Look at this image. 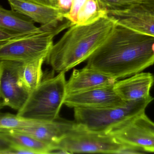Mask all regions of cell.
<instances>
[{
  "mask_svg": "<svg viewBox=\"0 0 154 154\" xmlns=\"http://www.w3.org/2000/svg\"><path fill=\"white\" fill-rule=\"evenodd\" d=\"M20 64L18 61H0V99L4 107L18 112L24 106L31 93L21 79Z\"/></svg>",
  "mask_w": 154,
  "mask_h": 154,
  "instance_id": "obj_8",
  "label": "cell"
},
{
  "mask_svg": "<svg viewBox=\"0 0 154 154\" xmlns=\"http://www.w3.org/2000/svg\"><path fill=\"white\" fill-rule=\"evenodd\" d=\"M0 137L7 141L11 147L17 150L20 154H51L55 149L53 145L18 132L1 131Z\"/></svg>",
  "mask_w": 154,
  "mask_h": 154,
  "instance_id": "obj_14",
  "label": "cell"
},
{
  "mask_svg": "<svg viewBox=\"0 0 154 154\" xmlns=\"http://www.w3.org/2000/svg\"><path fill=\"white\" fill-rule=\"evenodd\" d=\"M47 58L42 57L30 61L21 62L20 73L23 85L30 92L41 83L43 77L42 67Z\"/></svg>",
  "mask_w": 154,
  "mask_h": 154,
  "instance_id": "obj_16",
  "label": "cell"
},
{
  "mask_svg": "<svg viewBox=\"0 0 154 154\" xmlns=\"http://www.w3.org/2000/svg\"><path fill=\"white\" fill-rule=\"evenodd\" d=\"M101 4L107 10L110 11L122 10L124 8L122 0H99Z\"/></svg>",
  "mask_w": 154,
  "mask_h": 154,
  "instance_id": "obj_21",
  "label": "cell"
},
{
  "mask_svg": "<svg viewBox=\"0 0 154 154\" xmlns=\"http://www.w3.org/2000/svg\"><path fill=\"white\" fill-rule=\"evenodd\" d=\"M87 1V0H73L70 11L64 16L66 20L70 22L71 25H74L76 24L78 12Z\"/></svg>",
  "mask_w": 154,
  "mask_h": 154,
  "instance_id": "obj_19",
  "label": "cell"
},
{
  "mask_svg": "<svg viewBox=\"0 0 154 154\" xmlns=\"http://www.w3.org/2000/svg\"><path fill=\"white\" fill-rule=\"evenodd\" d=\"M154 98L128 101L124 105L110 107L75 108L76 124L86 130L108 134L135 117L144 113Z\"/></svg>",
  "mask_w": 154,
  "mask_h": 154,
  "instance_id": "obj_3",
  "label": "cell"
},
{
  "mask_svg": "<svg viewBox=\"0 0 154 154\" xmlns=\"http://www.w3.org/2000/svg\"><path fill=\"white\" fill-rule=\"evenodd\" d=\"M66 82L65 72L42 80L17 115L44 121L58 120L67 95Z\"/></svg>",
  "mask_w": 154,
  "mask_h": 154,
  "instance_id": "obj_4",
  "label": "cell"
},
{
  "mask_svg": "<svg viewBox=\"0 0 154 154\" xmlns=\"http://www.w3.org/2000/svg\"><path fill=\"white\" fill-rule=\"evenodd\" d=\"M117 23L112 16L87 25L74 24L53 44L46 60L57 73H66L87 60L104 42Z\"/></svg>",
  "mask_w": 154,
  "mask_h": 154,
  "instance_id": "obj_2",
  "label": "cell"
},
{
  "mask_svg": "<svg viewBox=\"0 0 154 154\" xmlns=\"http://www.w3.org/2000/svg\"><path fill=\"white\" fill-rule=\"evenodd\" d=\"M69 22L58 28L23 34L0 41V61L24 62L47 58L53 44V39L63 30L70 27Z\"/></svg>",
  "mask_w": 154,
  "mask_h": 154,
  "instance_id": "obj_5",
  "label": "cell"
},
{
  "mask_svg": "<svg viewBox=\"0 0 154 154\" xmlns=\"http://www.w3.org/2000/svg\"><path fill=\"white\" fill-rule=\"evenodd\" d=\"M12 10L27 16L34 22L47 28H57L64 24V17L53 7L34 2L30 0H8Z\"/></svg>",
  "mask_w": 154,
  "mask_h": 154,
  "instance_id": "obj_11",
  "label": "cell"
},
{
  "mask_svg": "<svg viewBox=\"0 0 154 154\" xmlns=\"http://www.w3.org/2000/svg\"><path fill=\"white\" fill-rule=\"evenodd\" d=\"M114 85L67 94L64 105L73 108H98L124 105L127 102L118 95Z\"/></svg>",
  "mask_w": 154,
  "mask_h": 154,
  "instance_id": "obj_10",
  "label": "cell"
},
{
  "mask_svg": "<svg viewBox=\"0 0 154 154\" xmlns=\"http://www.w3.org/2000/svg\"><path fill=\"white\" fill-rule=\"evenodd\" d=\"M122 1L124 6L123 9H125L126 7L135 4L151 2H154V0H122Z\"/></svg>",
  "mask_w": 154,
  "mask_h": 154,
  "instance_id": "obj_24",
  "label": "cell"
},
{
  "mask_svg": "<svg viewBox=\"0 0 154 154\" xmlns=\"http://www.w3.org/2000/svg\"><path fill=\"white\" fill-rule=\"evenodd\" d=\"M154 37L117 23L86 66L118 80L142 72L154 64Z\"/></svg>",
  "mask_w": 154,
  "mask_h": 154,
  "instance_id": "obj_1",
  "label": "cell"
},
{
  "mask_svg": "<svg viewBox=\"0 0 154 154\" xmlns=\"http://www.w3.org/2000/svg\"><path fill=\"white\" fill-rule=\"evenodd\" d=\"M36 119L26 118L18 115L0 112V132L29 127Z\"/></svg>",
  "mask_w": 154,
  "mask_h": 154,
  "instance_id": "obj_18",
  "label": "cell"
},
{
  "mask_svg": "<svg viewBox=\"0 0 154 154\" xmlns=\"http://www.w3.org/2000/svg\"><path fill=\"white\" fill-rule=\"evenodd\" d=\"M72 2L73 0H51L50 6L59 11L64 17L70 11Z\"/></svg>",
  "mask_w": 154,
  "mask_h": 154,
  "instance_id": "obj_20",
  "label": "cell"
},
{
  "mask_svg": "<svg viewBox=\"0 0 154 154\" xmlns=\"http://www.w3.org/2000/svg\"><path fill=\"white\" fill-rule=\"evenodd\" d=\"M108 15L122 26L154 37V2L135 4L122 10L110 11Z\"/></svg>",
  "mask_w": 154,
  "mask_h": 154,
  "instance_id": "obj_9",
  "label": "cell"
},
{
  "mask_svg": "<svg viewBox=\"0 0 154 154\" xmlns=\"http://www.w3.org/2000/svg\"><path fill=\"white\" fill-rule=\"evenodd\" d=\"M11 149L10 144L0 137V154H8Z\"/></svg>",
  "mask_w": 154,
  "mask_h": 154,
  "instance_id": "obj_23",
  "label": "cell"
},
{
  "mask_svg": "<svg viewBox=\"0 0 154 154\" xmlns=\"http://www.w3.org/2000/svg\"><path fill=\"white\" fill-rule=\"evenodd\" d=\"M117 81L95 69L86 66L81 69L74 70L66 82L67 94L114 85Z\"/></svg>",
  "mask_w": 154,
  "mask_h": 154,
  "instance_id": "obj_13",
  "label": "cell"
},
{
  "mask_svg": "<svg viewBox=\"0 0 154 154\" xmlns=\"http://www.w3.org/2000/svg\"><path fill=\"white\" fill-rule=\"evenodd\" d=\"M154 83V76L149 72L134 74L128 78L118 80L114 89L126 102L135 101L150 96V91Z\"/></svg>",
  "mask_w": 154,
  "mask_h": 154,
  "instance_id": "obj_12",
  "label": "cell"
},
{
  "mask_svg": "<svg viewBox=\"0 0 154 154\" xmlns=\"http://www.w3.org/2000/svg\"><path fill=\"white\" fill-rule=\"evenodd\" d=\"M30 1L40 4L51 6L50 4L51 0H30Z\"/></svg>",
  "mask_w": 154,
  "mask_h": 154,
  "instance_id": "obj_25",
  "label": "cell"
},
{
  "mask_svg": "<svg viewBox=\"0 0 154 154\" xmlns=\"http://www.w3.org/2000/svg\"><path fill=\"white\" fill-rule=\"evenodd\" d=\"M4 108L2 102V100H1V99H0V110L2 109V108Z\"/></svg>",
  "mask_w": 154,
  "mask_h": 154,
  "instance_id": "obj_26",
  "label": "cell"
},
{
  "mask_svg": "<svg viewBox=\"0 0 154 154\" xmlns=\"http://www.w3.org/2000/svg\"><path fill=\"white\" fill-rule=\"evenodd\" d=\"M108 16L107 10L99 0H87L78 12L76 24L87 25Z\"/></svg>",
  "mask_w": 154,
  "mask_h": 154,
  "instance_id": "obj_17",
  "label": "cell"
},
{
  "mask_svg": "<svg viewBox=\"0 0 154 154\" xmlns=\"http://www.w3.org/2000/svg\"><path fill=\"white\" fill-rule=\"evenodd\" d=\"M108 134L125 145L140 151L154 153V122L145 112Z\"/></svg>",
  "mask_w": 154,
  "mask_h": 154,
  "instance_id": "obj_7",
  "label": "cell"
},
{
  "mask_svg": "<svg viewBox=\"0 0 154 154\" xmlns=\"http://www.w3.org/2000/svg\"><path fill=\"white\" fill-rule=\"evenodd\" d=\"M24 34H20V33H15L11 32L8 31L0 29V41L8 39L16 36L20 35H23Z\"/></svg>",
  "mask_w": 154,
  "mask_h": 154,
  "instance_id": "obj_22",
  "label": "cell"
},
{
  "mask_svg": "<svg viewBox=\"0 0 154 154\" xmlns=\"http://www.w3.org/2000/svg\"><path fill=\"white\" fill-rule=\"evenodd\" d=\"M125 146L111 134L88 131L75 123L73 129L56 145L54 151L60 150L64 154H117Z\"/></svg>",
  "mask_w": 154,
  "mask_h": 154,
  "instance_id": "obj_6",
  "label": "cell"
},
{
  "mask_svg": "<svg viewBox=\"0 0 154 154\" xmlns=\"http://www.w3.org/2000/svg\"><path fill=\"white\" fill-rule=\"evenodd\" d=\"M152 50L154 54V43H153L152 45Z\"/></svg>",
  "mask_w": 154,
  "mask_h": 154,
  "instance_id": "obj_27",
  "label": "cell"
},
{
  "mask_svg": "<svg viewBox=\"0 0 154 154\" xmlns=\"http://www.w3.org/2000/svg\"><path fill=\"white\" fill-rule=\"evenodd\" d=\"M0 29L15 33L29 34L48 28L37 27L27 16L13 10L5 9L0 5Z\"/></svg>",
  "mask_w": 154,
  "mask_h": 154,
  "instance_id": "obj_15",
  "label": "cell"
}]
</instances>
